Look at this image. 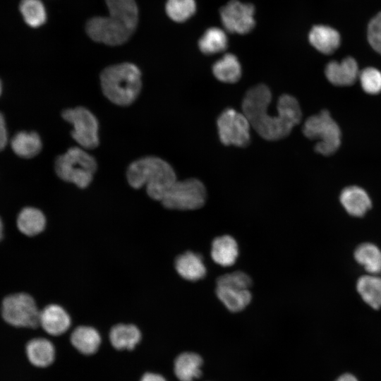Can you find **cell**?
Segmentation results:
<instances>
[{"label": "cell", "instance_id": "15", "mask_svg": "<svg viewBox=\"0 0 381 381\" xmlns=\"http://www.w3.org/2000/svg\"><path fill=\"white\" fill-rule=\"evenodd\" d=\"M310 44L323 54H331L341 44V36L339 32L328 25H314L308 33Z\"/></svg>", "mask_w": 381, "mask_h": 381}, {"label": "cell", "instance_id": "32", "mask_svg": "<svg viewBox=\"0 0 381 381\" xmlns=\"http://www.w3.org/2000/svg\"><path fill=\"white\" fill-rule=\"evenodd\" d=\"M359 81L364 92L376 95L381 92V71L374 67L362 70L358 75Z\"/></svg>", "mask_w": 381, "mask_h": 381}, {"label": "cell", "instance_id": "35", "mask_svg": "<svg viewBox=\"0 0 381 381\" xmlns=\"http://www.w3.org/2000/svg\"><path fill=\"white\" fill-rule=\"evenodd\" d=\"M8 143V131L6 120L3 114L0 111V151L3 150Z\"/></svg>", "mask_w": 381, "mask_h": 381}, {"label": "cell", "instance_id": "6", "mask_svg": "<svg viewBox=\"0 0 381 381\" xmlns=\"http://www.w3.org/2000/svg\"><path fill=\"white\" fill-rule=\"evenodd\" d=\"M1 313L3 319L12 326L35 328L39 325L40 311L32 296L27 293L6 296L2 301Z\"/></svg>", "mask_w": 381, "mask_h": 381}, {"label": "cell", "instance_id": "4", "mask_svg": "<svg viewBox=\"0 0 381 381\" xmlns=\"http://www.w3.org/2000/svg\"><path fill=\"white\" fill-rule=\"evenodd\" d=\"M97 169L95 157L80 147L68 149L54 162V170L58 177L80 188H85L90 184Z\"/></svg>", "mask_w": 381, "mask_h": 381}, {"label": "cell", "instance_id": "12", "mask_svg": "<svg viewBox=\"0 0 381 381\" xmlns=\"http://www.w3.org/2000/svg\"><path fill=\"white\" fill-rule=\"evenodd\" d=\"M359 73L356 61L351 56H347L341 61H332L325 68L327 79L336 86L353 85L358 78Z\"/></svg>", "mask_w": 381, "mask_h": 381}, {"label": "cell", "instance_id": "36", "mask_svg": "<svg viewBox=\"0 0 381 381\" xmlns=\"http://www.w3.org/2000/svg\"><path fill=\"white\" fill-rule=\"evenodd\" d=\"M140 381H167L166 379L161 375L147 373L143 375Z\"/></svg>", "mask_w": 381, "mask_h": 381}, {"label": "cell", "instance_id": "19", "mask_svg": "<svg viewBox=\"0 0 381 381\" xmlns=\"http://www.w3.org/2000/svg\"><path fill=\"white\" fill-rule=\"evenodd\" d=\"M238 255V244L231 236H221L212 241L211 257L215 263L222 267L231 266L235 263Z\"/></svg>", "mask_w": 381, "mask_h": 381}, {"label": "cell", "instance_id": "37", "mask_svg": "<svg viewBox=\"0 0 381 381\" xmlns=\"http://www.w3.org/2000/svg\"><path fill=\"white\" fill-rule=\"evenodd\" d=\"M335 381H358V380L353 375L346 373L341 375Z\"/></svg>", "mask_w": 381, "mask_h": 381}, {"label": "cell", "instance_id": "39", "mask_svg": "<svg viewBox=\"0 0 381 381\" xmlns=\"http://www.w3.org/2000/svg\"><path fill=\"white\" fill-rule=\"evenodd\" d=\"M1 92H2V83H1V81L0 80V96L1 95Z\"/></svg>", "mask_w": 381, "mask_h": 381}, {"label": "cell", "instance_id": "17", "mask_svg": "<svg viewBox=\"0 0 381 381\" xmlns=\"http://www.w3.org/2000/svg\"><path fill=\"white\" fill-rule=\"evenodd\" d=\"M202 357L194 352L179 354L174 363V372L179 381H195L202 375Z\"/></svg>", "mask_w": 381, "mask_h": 381}, {"label": "cell", "instance_id": "33", "mask_svg": "<svg viewBox=\"0 0 381 381\" xmlns=\"http://www.w3.org/2000/svg\"><path fill=\"white\" fill-rule=\"evenodd\" d=\"M252 285L251 278L245 272L236 271L218 277L217 286H225L249 289Z\"/></svg>", "mask_w": 381, "mask_h": 381}, {"label": "cell", "instance_id": "5", "mask_svg": "<svg viewBox=\"0 0 381 381\" xmlns=\"http://www.w3.org/2000/svg\"><path fill=\"white\" fill-rule=\"evenodd\" d=\"M303 133L306 138L317 140L315 150L322 155L334 154L341 145L340 128L326 109L310 116L303 124Z\"/></svg>", "mask_w": 381, "mask_h": 381}, {"label": "cell", "instance_id": "18", "mask_svg": "<svg viewBox=\"0 0 381 381\" xmlns=\"http://www.w3.org/2000/svg\"><path fill=\"white\" fill-rule=\"evenodd\" d=\"M44 213L35 207H25L18 214L16 226L18 231L27 236H35L42 233L46 226Z\"/></svg>", "mask_w": 381, "mask_h": 381}, {"label": "cell", "instance_id": "13", "mask_svg": "<svg viewBox=\"0 0 381 381\" xmlns=\"http://www.w3.org/2000/svg\"><path fill=\"white\" fill-rule=\"evenodd\" d=\"M71 320L66 310L56 304H49L40 313L39 325L49 334L59 336L70 327Z\"/></svg>", "mask_w": 381, "mask_h": 381}, {"label": "cell", "instance_id": "38", "mask_svg": "<svg viewBox=\"0 0 381 381\" xmlns=\"http://www.w3.org/2000/svg\"><path fill=\"white\" fill-rule=\"evenodd\" d=\"M4 236V224L0 217V241H1Z\"/></svg>", "mask_w": 381, "mask_h": 381}, {"label": "cell", "instance_id": "3", "mask_svg": "<svg viewBox=\"0 0 381 381\" xmlns=\"http://www.w3.org/2000/svg\"><path fill=\"white\" fill-rule=\"evenodd\" d=\"M142 73L134 64L123 62L106 67L100 73L104 95L112 103L122 107L133 104L142 89Z\"/></svg>", "mask_w": 381, "mask_h": 381}, {"label": "cell", "instance_id": "8", "mask_svg": "<svg viewBox=\"0 0 381 381\" xmlns=\"http://www.w3.org/2000/svg\"><path fill=\"white\" fill-rule=\"evenodd\" d=\"M61 116L73 125L71 136L80 147L92 150L99 145V122L91 111L78 106L63 110Z\"/></svg>", "mask_w": 381, "mask_h": 381}, {"label": "cell", "instance_id": "9", "mask_svg": "<svg viewBox=\"0 0 381 381\" xmlns=\"http://www.w3.org/2000/svg\"><path fill=\"white\" fill-rule=\"evenodd\" d=\"M85 31L90 39L109 46L126 43L135 30L123 22L108 16H95L86 23Z\"/></svg>", "mask_w": 381, "mask_h": 381}, {"label": "cell", "instance_id": "7", "mask_svg": "<svg viewBox=\"0 0 381 381\" xmlns=\"http://www.w3.org/2000/svg\"><path fill=\"white\" fill-rule=\"evenodd\" d=\"M204 184L195 178L176 181L161 200L170 210H193L202 207L206 201Z\"/></svg>", "mask_w": 381, "mask_h": 381}, {"label": "cell", "instance_id": "22", "mask_svg": "<svg viewBox=\"0 0 381 381\" xmlns=\"http://www.w3.org/2000/svg\"><path fill=\"white\" fill-rule=\"evenodd\" d=\"M13 152L20 157L30 159L42 150V142L39 134L34 131H20L11 140Z\"/></svg>", "mask_w": 381, "mask_h": 381}, {"label": "cell", "instance_id": "27", "mask_svg": "<svg viewBox=\"0 0 381 381\" xmlns=\"http://www.w3.org/2000/svg\"><path fill=\"white\" fill-rule=\"evenodd\" d=\"M353 257L367 274L381 272V250L377 245L370 242L359 244L354 250Z\"/></svg>", "mask_w": 381, "mask_h": 381}, {"label": "cell", "instance_id": "20", "mask_svg": "<svg viewBox=\"0 0 381 381\" xmlns=\"http://www.w3.org/2000/svg\"><path fill=\"white\" fill-rule=\"evenodd\" d=\"M102 339L98 331L92 327L81 325L71 335L73 347L84 355H92L97 351Z\"/></svg>", "mask_w": 381, "mask_h": 381}, {"label": "cell", "instance_id": "29", "mask_svg": "<svg viewBox=\"0 0 381 381\" xmlns=\"http://www.w3.org/2000/svg\"><path fill=\"white\" fill-rule=\"evenodd\" d=\"M228 45L225 31L212 27L205 30L198 41L200 50L205 54H214L224 52Z\"/></svg>", "mask_w": 381, "mask_h": 381}, {"label": "cell", "instance_id": "30", "mask_svg": "<svg viewBox=\"0 0 381 381\" xmlns=\"http://www.w3.org/2000/svg\"><path fill=\"white\" fill-rule=\"evenodd\" d=\"M20 11L24 21L31 28H38L47 20V11L41 0H21Z\"/></svg>", "mask_w": 381, "mask_h": 381}, {"label": "cell", "instance_id": "2", "mask_svg": "<svg viewBox=\"0 0 381 381\" xmlns=\"http://www.w3.org/2000/svg\"><path fill=\"white\" fill-rule=\"evenodd\" d=\"M126 178L132 188L139 189L145 186L148 196L159 201L177 181L173 167L155 156L143 157L131 162Z\"/></svg>", "mask_w": 381, "mask_h": 381}, {"label": "cell", "instance_id": "21", "mask_svg": "<svg viewBox=\"0 0 381 381\" xmlns=\"http://www.w3.org/2000/svg\"><path fill=\"white\" fill-rule=\"evenodd\" d=\"M26 354L30 362L39 368L50 365L55 358L53 344L45 338H35L26 345Z\"/></svg>", "mask_w": 381, "mask_h": 381}, {"label": "cell", "instance_id": "25", "mask_svg": "<svg viewBox=\"0 0 381 381\" xmlns=\"http://www.w3.org/2000/svg\"><path fill=\"white\" fill-rule=\"evenodd\" d=\"M216 294L224 306L233 313L245 309L252 298L249 289L236 287L217 286Z\"/></svg>", "mask_w": 381, "mask_h": 381}, {"label": "cell", "instance_id": "31", "mask_svg": "<svg viewBox=\"0 0 381 381\" xmlns=\"http://www.w3.org/2000/svg\"><path fill=\"white\" fill-rule=\"evenodd\" d=\"M197 8L195 0H167L165 11L173 21L183 23L190 18Z\"/></svg>", "mask_w": 381, "mask_h": 381}, {"label": "cell", "instance_id": "11", "mask_svg": "<svg viewBox=\"0 0 381 381\" xmlns=\"http://www.w3.org/2000/svg\"><path fill=\"white\" fill-rule=\"evenodd\" d=\"M255 7L238 0H231L221 8L219 15L225 30L241 35L250 32L255 27Z\"/></svg>", "mask_w": 381, "mask_h": 381}, {"label": "cell", "instance_id": "10", "mask_svg": "<svg viewBox=\"0 0 381 381\" xmlns=\"http://www.w3.org/2000/svg\"><path fill=\"white\" fill-rule=\"evenodd\" d=\"M217 125L222 144L236 147H246L249 144L251 126L243 112L231 108L226 109L219 116Z\"/></svg>", "mask_w": 381, "mask_h": 381}, {"label": "cell", "instance_id": "1", "mask_svg": "<svg viewBox=\"0 0 381 381\" xmlns=\"http://www.w3.org/2000/svg\"><path fill=\"white\" fill-rule=\"evenodd\" d=\"M272 99L270 88L259 84L250 88L242 102V112L251 127L267 140H278L286 137L301 119V109L297 99L284 94L277 103V115H270L268 107Z\"/></svg>", "mask_w": 381, "mask_h": 381}, {"label": "cell", "instance_id": "23", "mask_svg": "<svg viewBox=\"0 0 381 381\" xmlns=\"http://www.w3.org/2000/svg\"><path fill=\"white\" fill-rule=\"evenodd\" d=\"M356 286L365 303L375 310L381 308V277L373 274L362 275L357 279Z\"/></svg>", "mask_w": 381, "mask_h": 381}, {"label": "cell", "instance_id": "16", "mask_svg": "<svg viewBox=\"0 0 381 381\" xmlns=\"http://www.w3.org/2000/svg\"><path fill=\"white\" fill-rule=\"evenodd\" d=\"M174 265L178 274L188 281H198L206 275L207 269L202 257L192 251H187L179 255Z\"/></svg>", "mask_w": 381, "mask_h": 381}, {"label": "cell", "instance_id": "28", "mask_svg": "<svg viewBox=\"0 0 381 381\" xmlns=\"http://www.w3.org/2000/svg\"><path fill=\"white\" fill-rule=\"evenodd\" d=\"M212 73L221 82L234 83L241 76V64L234 54H226L213 64Z\"/></svg>", "mask_w": 381, "mask_h": 381}, {"label": "cell", "instance_id": "26", "mask_svg": "<svg viewBox=\"0 0 381 381\" xmlns=\"http://www.w3.org/2000/svg\"><path fill=\"white\" fill-rule=\"evenodd\" d=\"M109 16L135 30L138 23V8L135 0H105Z\"/></svg>", "mask_w": 381, "mask_h": 381}, {"label": "cell", "instance_id": "34", "mask_svg": "<svg viewBox=\"0 0 381 381\" xmlns=\"http://www.w3.org/2000/svg\"><path fill=\"white\" fill-rule=\"evenodd\" d=\"M367 38L371 47L381 54V11L370 20L367 29Z\"/></svg>", "mask_w": 381, "mask_h": 381}, {"label": "cell", "instance_id": "14", "mask_svg": "<svg viewBox=\"0 0 381 381\" xmlns=\"http://www.w3.org/2000/svg\"><path fill=\"white\" fill-rule=\"evenodd\" d=\"M339 201L346 212L355 217H363L372 207L368 193L358 186L344 188L339 195Z\"/></svg>", "mask_w": 381, "mask_h": 381}, {"label": "cell", "instance_id": "24", "mask_svg": "<svg viewBox=\"0 0 381 381\" xmlns=\"http://www.w3.org/2000/svg\"><path fill=\"white\" fill-rule=\"evenodd\" d=\"M140 339V329L132 324L116 325L109 332L110 342L118 350H132Z\"/></svg>", "mask_w": 381, "mask_h": 381}]
</instances>
